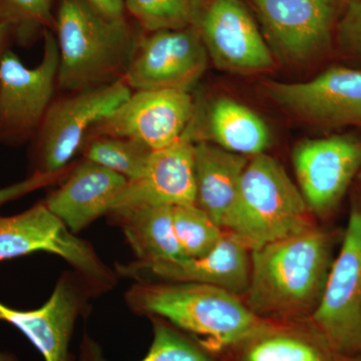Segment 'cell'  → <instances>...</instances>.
<instances>
[{"label":"cell","instance_id":"obj_1","mask_svg":"<svg viewBox=\"0 0 361 361\" xmlns=\"http://www.w3.org/2000/svg\"><path fill=\"white\" fill-rule=\"evenodd\" d=\"M332 262L331 238L314 226L252 250L246 304L271 322L310 320Z\"/></svg>","mask_w":361,"mask_h":361},{"label":"cell","instance_id":"obj_2","mask_svg":"<svg viewBox=\"0 0 361 361\" xmlns=\"http://www.w3.org/2000/svg\"><path fill=\"white\" fill-rule=\"evenodd\" d=\"M144 30L128 18L109 20L85 0H59L54 32L58 42V90L99 89L123 80Z\"/></svg>","mask_w":361,"mask_h":361},{"label":"cell","instance_id":"obj_3","mask_svg":"<svg viewBox=\"0 0 361 361\" xmlns=\"http://www.w3.org/2000/svg\"><path fill=\"white\" fill-rule=\"evenodd\" d=\"M125 298L134 312L166 320L212 353L244 341L271 322L254 313L240 296L212 285L135 283Z\"/></svg>","mask_w":361,"mask_h":361},{"label":"cell","instance_id":"obj_4","mask_svg":"<svg viewBox=\"0 0 361 361\" xmlns=\"http://www.w3.org/2000/svg\"><path fill=\"white\" fill-rule=\"evenodd\" d=\"M312 226L305 199L284 168L265 153L252 157L225 230L252 251Z\"/></svg>","mask_w":361,"mask_h":361},{"label":"cell","instance_id":"obj_5","mask_svg":"<svg viewBox=\"0 0 361 361\" xmlns=\"http://www.w3.org/2000/svg\"><path fill=\"white\" fill-rule=\"evenodd\" d=\"M130 94L129 85L121 80L106 87L54 99L30 142L32 173H58L70 168L71 161L82 153L90 130Z\"/></svg>","mask_w":361,"mask_h":361},{"label":"cell","instance_id":"obj_6","mask_svg":"<svg viewBox=\"0 0 361 361\" xmlns=\"http://www.w3.org/2000/svg\"><path fill=\"white\" fill-rule=\"evenodd\" d=\"M39 66L26 68L8 49L0 63V145L32 142L44 122L58 89L59 52L56 35L45 30Z\"/></svg>","mask_w":361,"mask_h":361},{"label":"cell","instance_id":"obj_7","mask_svg":"<svg viewBox=\"0 0 361 361\" xmlns=\"http://www.w3.org/2000/svg\"><path fill=\"white\" fill-rule=\"evenodd\" d=\"M42 251L65 259L96 295L115 286V273L102 262L89 243L71 233L49 210L44 202L18 215L0 216V261Z\"/></svg>","mask_w":361,"mask_h":361},{"label":"cell","instance_id":"obj_8","mask_svg":"<svg viewBox=\"0 0 361 361\" xmlns=\"http://www.w3.org/2000/svg\"><path fill=\"white\" fill-rule=\"evenodd\" d=\"M310 322L337 355H361V210L356 206Z\"/></svg>","mask_w":361,"mask_h":361},{"label":"cell","instance_id":"obj_9","mask_svg":"<svg viewBox=\"0 0 361 361\" xmlns=\"http://www.w3.org/2000/svg\"><path fill=\"white\" fill-rule=\"evenodd\" d=\"M194 110L195 102L189 92L135 90L90 130L85 142L97 137H123L158 151L180 139Z\"/></svg>","mask_w":361,"mask_h":361},{"label":"cell","instance_id":"obj_10","mask_svg":"<svg viewBox=\"0 0 361 361\" xmlns=\"http://www.w3.org/2000/svg\"><path fill=\"white\" fill-rule=\"evenodd\" d=\"M209 59L197 27L142 32L123 80L130 90L190 92L205 73Z\"/></svg>","mask_w":361,"mask_h":361},{"label":"cell","instance_id":"obj_11","mask_svg":"<svg viewBox=\"0 0 361 361\" xmlns=\"http://www.w3.org/2000/svg\"><path fill=\"white\" fill-rule=\"evenodd\" d=\"M116 275L137 283H199L212 285L245 296L251 274V251L233 233L225 230L218 245L200 258L141 261L116 264Z\"/></svg>","mask_w":361,"mask_h":361},{"label":"cell","instance_id":"obj_12","mask_svg":"<svg viewBox=\"0 0 361 361\" xmlns=\"http://www.w3.org/2000/svg\"><path fill=\"white\" fill-rule=\"evenodd\" d=\"M197 28L219 70L251 73L274 68L272 51L242 0H209Z\"/></svg>","mask_w":361,"mask_h":361},{"label":"cell","instance_id":"obj_13","mask_svg":"<svg viewBox=\"0 0 361 361\" xmlns=\"http://www.w3.org/2000/svg\"><path fill=\"white\" fill-rule=\"evenodd\" d=\"M263 87L275 103L303 120L361 125V70L332 66L308 82H267Z\"/></svg>","mask_w":361,"mask_h":361},{"label":"cell","instance_id":"obj_14","mask_svg":"<svg viewBox=\"0 0 361 361\" xmlns=\"http://www.w3.org/2000/svg\"><path fill=\"white\" fill-rule=\"evenodd\" d=\"M293 164L308 208L326 215L361 168V141L350 135L305 140L294 149Z\"/></svg>","mask_w":361,"mask_h":361},{"label":"cell","instance_id":"obj_15","mask_svg":"<svg viewBox=\"0 0 361 361\" xmlns=\"http://www.w3.org/2000/svg\"><path fill=\"white\" fill-rule=\"evenodd\" d=\"M280 56L310 61L331 42L338 0H251Z\"/></svg>","mask_w":361,"mask_h":361},{"label":"cell","instance_id":"obj_16","mask_svg":"<svg viewBox=\"0 0 361 361\" xmlns=\"http://www.w3.org/2000/svg\"><path fill=\"white\" fill-rule=\"evenodd\" d=\"M96 296L92 287L77 272H66L51 298L35 310H18L0 302V322L20 330L45 361H70L68 344L75 320Z\"/></svg>","mask_w":361,"mask_h":361},{"label":"cell","instance_id":"obj_17","mask_svg":"<svg viewBox=\"0 0 361 361\" xmlns=\"http://www.w3.org/2000/svg\"><path fill=\"white\" fill-rule=\"evenodd\" d=\"M194 145L184 133L167 148L152 152L141 177L128 182L109 213L139 206L196 205Z\"/></svg>","mask_w":361,"mask_h":361},{"label":"cell","instance_id":"obj_18","mask_svg":"<svg viewBox=\"0 0 361 361\" xmlns=\"http://www.w3.org/2000/svg\"><path fill=\"white\" fill-rule=\"evenodd\" d=\"M127 184L128 180L118 173L84 160L73 166L65 183L44 202L71 233L78 234L110 212Z\"/></svg>","mask_w":361,"mask_h":361},{"label":"cell","instance_id":"obj_19","mask_svg":"<svg viewBox=\"0 0 361 361\" xmlns=\"http://www.w3.org/2000/svg\"><path fill=\"white\" fill-rule=\"evenodd\" d=\"M185 134L194 142H211L245 157L264 153L271 140L267 125L257 114L224 97L214 99L205 108L195 103Z\"/></svg>","mask_w":361,"mask_h":361},{"label":"cell","instance_id":"obj_20","mask_svg":"<svg viewBox=\"0 0 361 361\" xmlns=\"http://www.w3.org/2000/svg\"><path fill=\"white\" fill-rule=\"evenodd\" d=\"M214 355L218 361H339L341 357L310 320L269 322Z\"/></svg>","mask_w":361,"mask_h":361},{"label":"cell","instance_id":"obj_21","mask_svg":"<svg viewBox=\"0 0 361 361\" xmlns=\"http://www.w3.org/2000/svg\"><path fill=\"white\" fill-rule=\"evenodd\" d=\"M247 157L208 142H195L196 205L222 229H226L237 199Z\"/></svg>","mask_w":361,"mask_h":361},{"label":"cell","instance_id":"obj_22","mask_svg":"<svg viewBox=\"0 0 361 361\" xmlns=\"http://www.w3.org/2000/svg\"><path fill=\"white\" fill-rule=\"evenodd\" d=\"M118 221L137 260L186 258L176 236L173 207L139 206L111 212Z\"/></svg>","mask_w":361,"mask_h":361},{"label":"cell","instance_id":"obj_23","mask_svg":"<svg viewBox=\"0 0 361 361\" xmlns=\"http://www.w3.org/2000/svg\"><path fill=\"white\" fill-rule=\"evenodd\" d=\"M154 338L149 353L141 361H218L214 353L196 339L185 336L166 320L151 316ZM78 361H109L96 341L85 336Z\"/></svg>","mask_w":361,"mask_h":361},{"label":"cell","instance_id":"obj_24","mask_svg":"<svg viewBox=\"0 0 361 361\" xmlns=\"http://www.w3.org/2000/svg\"><path fill=\"white\" fill-rule=\"evenodd\" d=\"M209 0H123L126 13L144 32L197 27Z\"/></svg>","mask_w":361,"mask_h":361},{"label":"cell","instance_id":"obj_25","mask_svg":"<svg viewBox=\"0 0 361 361\" xmlns=\"http://www.w3.org/2000/svg\"><path fill=\"white\" fill-rule=\"evenodd\" d=\"M152 149L140 142L116 137H97L85 142L82 154L92 161L133 182L146 167Z\"/></svg>","mask_w":361,"mask_h":361},{"label":"cell","instance_id":"obj_26","mask_svg":"<svg viewBox=\"0 0 361 361\" xmlns=\"http://www.w3.org/2000/svg\"><path fill=\"white\" fill-rule=\"evenodd\" d=\"M173 223L186 258H200L210 253L225 231L197 205L173 207Z\"/></svg>","mask_w":361,"mask_h":361},{"label":"cell","instance_id":"obj_27","mask_svg":"<svg viewBox=\"0 0 361 361\" xmlns=\"http://www.w3.org/2000/svg\"><path fill=\"white\" fill-rule=\"evenodd\" d=\"M54 0H0V20L13 27L14 40L30 47L45 30L54 32Z\"/></svg>","mask_w":361,"mask_h":361},{"label":"cell","instance_id":"obj_28","mask_svg":"<svg viewBox=\"0 0 361 361\" xmlns=\"http://www.w3.org/2000/svg\"><path fill=\"white\" fill-rule=\"evenodd\" d=\"M337 37L342 51L361 59V0L348 1L337 25Z\"/></svg>","mask_w":361,"mask_h":361},{"label":"cell","instance_id":"obj_29","mask_svg":"<svg viewBox=\"0 0 361 361\" xmlns=\"http://www.w3.org/2000/svg\"><path fill=\"white\" fill-rule=\"evenodd\" d=\"M66 175L65 171L58 173H32L27 179L0 189V206L6 202L16 200L26 194L32 193L35 190L49 186L65 178Z\"/></svg>","mask_w":361,"mask_h":361},{"label":"cell","instance_id":"obj_30","mask_svg":"<svg viewBox=\"0 0 361 361\" xmlns=\"http://www.w3.org/2000/svg\"><path fill=\"white\" fill-rule=\"evenodd\" d=\"M85 1L109 20H121L127 16L123 0H85Z\"/></svg>","mask_w":361,"mask_h":361},{"label":"cell","instance_id":"obj_31","mask_svg":"<svg viewBox=\"0 0 361 361\" xmlns=\"http://www.w3.org/2000/svg\"><path fill=\"white\" fill-rule=\"evenodd\" d=\"M14 40L13 30L6 21L0 20V63L4 54L8 51L9 45Z\"/></svg>","mask_w":361,"mask_h":361},{"label":"cell","instance_id":"obj_32","mask_svg":"<svg viewBox=\"0 0 361 361\" xmlns=\"http://www.w3.org/2000/svg\"><path fill=\"white\" fill-rule=\"evenodd\" d=\"M339 361H361V355L353 356H342L339 357Z\"/></svg>","mask_w":361,"mask_h":361},{"label":"cell","instance_id":"obj_33","mask_svg":"<svg viewBox=\"0 0 361 361\" xmlns=\"http://www.w3.org/2000/svg\"><path fill=\"white\" fill-rule=\"evenodd\" d=\"M0 361H16L14 356L0 353Z\"/></svg>","mask_w":361,"mask_h":361},{"label":"cell","instance_id":"obj_34","mask_svg":"<svg viewBox=\"0 0 361 361\" xmlns=\"http://www.w3.org/2000/svg\"><path fill=\"white\" fill-rule=\"evenodd\" d=\"M348 1H353V0H348Z\"/></svg>","mask_w":361,"mask_h":361}]
</instances>
